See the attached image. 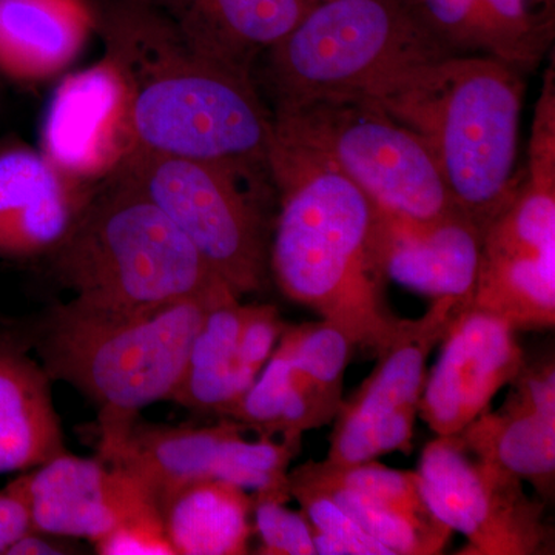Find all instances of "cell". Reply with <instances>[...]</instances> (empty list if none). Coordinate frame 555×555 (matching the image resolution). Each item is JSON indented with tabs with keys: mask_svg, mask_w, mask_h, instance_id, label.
<instances>
[{
	"mask_svg": "<svg viewBox=\"0 0 555 555\" xmlns=\"http://www.w3.org/2000/svg\"><path fill=\"white\" fill-rule=\"evenodd\" d=\"M102 35L126 93L127 150L269 171L273 113L254 73L196 49L141 0Z\"/></svg>",
	"mask_w": 555,
	"mask_h": 555,
	"instance_id": "obj_1",
	"label": "cell"
},
{
	"mask_svg": "<svg viewBox=\"0 0 555 555\" xmlns=\"http://www.w3.org/2000/svg\"><path fill=\"white\" fill-rule=\"evenodd\" d=\"M268 163L280 199L269 247L276 286L341 328L353 346L378 352L400 321L385 297L382 211L337 167L275 130Z\"/></svg>",
	"mask_w": 555,
	"mask_h": 555,
	"instance_id": "obj_2",
	"label": "cell"
},
{
	"mask_svg": "<svg viewBox=\"0 0 555 555\" xmlns=\"http://www.w3.org/2000/svg\"><path fill=\"white\" fill-rule=\"evenodd\" d=\"M524 69L491 54H454L398 73L361 100L425 141L452 201L481 230L513 199Z\"/></svg>",
	"mask_w": 555,
	"mask_h": 555,
	"instance_id": "obj_3",
	"label": "cell"
},
{
	"mask_svg": "<svg viewBox=\"0 0 555 555\" xmlns=\"http://www.w3.org/2000/svg\"><path fill=\"white\" fill-rule=\"evenodd\" d=\"M230 295L236 294L224 287L142 310L94 309L72 299L43 318L36 338L42 366L96 406L98 456L107 459L122 443L145 408L170 401L204 317Z\"/></svg>",
	"mask_w": 555,
	"mask_h": 555,
	"instance_id": "obj_4",
	"label": "cell"
},
{
	"mask_svg": "<svg viewBox=\"0 0 555 555\" xmlns=\"http://www.w3.org/2000/svg\"><path fill=\"white\" fill-rule=\"evenodd\" d=\"M54 276L94 309L158 308L229 287L152 199L112 171L50 255Z\"/></svg>",
	"mask_w": 555,
	"mask_h": 555,
	"instance_id": "obj_5",
	"label": "cell"
},
{
	"mask_svg": "<svg viewBox=\"0 0 555 555\" xmlns=\"http://www.w3.org/2000/svg\"><path fill=\"white\" fill-rule=\"evenodd\" d=\"M454 54L397 0H328L262 54V80L272 109L294 107L363 98L398 73Z\"/></svg>",
	"mask_w": 555,
	"mask_h": 555,
	"instance_id": "obj_6",
	"label": "cell"
},
{
	"mask_svg": "<svg viewBox=\"0 0 555 555\" xmlns=\"http://www.w3.org/2000/svg\"><path fill=\"white\" fill-rule=\"evenodd\" d=\"M116 173L141 190L178 225L236 295L268 284V224L259 193L269 171L129 149Z\"/></svg>",
	"mask_w": 555,
	"mask_h": 555,
	"instance_id": "obj_7",
	"label": "cell"
},
{
	"mask_svg": "<svg viewBox=\"0 0 555 555\" xmlns=\"http://www.w3.org/2000/svg\"><path fill=\"white\" fill-rule=\"evenodd\" d=\"M273 130L337 167L392 217L430 221L459 208L425 141L361 98L273 108Z\"/></svg>",
	"mask_w": 555,
	"mask_h": 555,
	"instance_id": "obj_8",
	"label": "cell"
},
{
	"mask_svg": "<svg viewBox=\"0 0 555 555\" xmlns=\"http://www.w3.org/2000/svg\"><path fill=\"white\" fill-rule=\"evenodd\" d=\"M416 476L430 513L466 537L462 554H554L545 505L526 494L520 478L470 454L459 436L430 441Z\"/></svg>",
	"mask_w": 555,
	"mask_h": 555,
	"instance_id": "obj_9",
	"label": "cell"
},
{
	"mask_svg": "<svg viewBox=\"0 0 555 555\" xmlns=\"http://www.w3.org/2000/svg\"><path fill=\"white\" fill-rule=\"evenodd\" d=\"M469 301L437 298L422 317L398 321L392 337L378 350L377 364L369 377L339 404L328 462L357 465L392 452L412 451L427 360Z\"/></svg>",
	"mask_w": 555,
	"mask_h": 555,
	"instance_id": "obj_10",
	"label": "cell"
},
{
	"mask_svg": "<svg viewBox=\"0 0 555 555\" xmlns=\"http://www.w3.org/2000/svg\"><path fill=\"white\" fill-rule=\"evenodd\" d=\"M470 306L502 318L514 331L554 327V181L521 179L485 230Z\"/></svg>",
	"mask_w": 555,
	"mask_h": 555,
	"instance_id": "obj_11",
	"label": "cell"
},
{
	"mask_svg": "<svg viewBox=\"0 0 555 555\" xmlns=\"http://www.w3.org/2000/svg\"><path fill=\"white\" fill-rule=\"evenodd\" d=\"M436 367L427 374L418 415L437 436H456L488 411L500 389L525 364L516 331L503 321L463 306L449 324Z\"/></svg>",
	"mask_w": 555,
	"mask_h": 555,
	"instance_id": "obj_12",
	"label": "cell"
},
{
	"mask_svg": "<svg viewBox=\"0 0 555 555\" xmlns=\"http://www.w3.org/2000/svg\"><path fill=\"white\" fill-rule=\"evenodd\" d=\"M30 511L31 529L91 543L130 518L158 511L147 488L96 459L54 456L14 480Z\"/></svg>",
	"mask_w": 555,
	"mask_h": 555,
	"instance_id": "obj_13",
	"label": "cell"
},
{
	"mask_svg": "<svg viewBox=\"0 0 555 555\" xmlns=\"http://www.w3.org/2000/svg\"><path fill=\"white\" fill-rule=\"evenodd\" d=\"M126 150V93L118 72L102 57L57 87L40 152L68 178L93 188L112 173Z\"/></svg>",
	"mask_w": 555,
	"mask_h": 555,
	"instance_id": "obj_14",
	"label": "cell"
},
{
	"mask_svg": "<svg viewBox=\"0 0 555 555\" xmlns=\"http://www.w3.org/2000/svg\"><path fill=\"white\" fill-rule=\"evenodd\" d=\"M93 188L68 178L40 150L0 147V257H50Z\"/></svg>",
	"mask_w": 555,
	"mask_h": 555,
	"instance_id": "obj_15",
	"label": "cell"
},
{
	"mask_svg": "<svg viewBox=\"0 0 555 555\" xmlns=\"http://www.w3.org/2000/svg\"><path fill=\"white\" fill-rule=\"evenodd\" d=\"M483 233L460 208L430 221L382 211L379 264L386 278L416 294L433 299H470L480 269Z\"/></svg>",
	"mask_w": 555,
	"mask_h": 555,
	"instance_id": "obj_16",
	"label": "cell"
},
{
	"mask_svg": "<svg viewBox=\"0 0 555 555\" xmlns=\"http://www.w3.org/2000/svg\"><path fill=\"white\" fill-rule=\"evenodd\" d=\"M193 47L254 73L266 51L315 7L309 0H141Z\"/></svg>",
	"mask_w": 555,
	"mask_h": 555,
	"instance_id": "obj_17",
	"label": "cell"
},
{
	"mask_svg": "<svg viewBox=\"0 0 555 555\" xmlns=\"http://www.w3.org/2000/svg\"><path fill=\"white\" fill-rule=\"evenodd\" d=\"M96 27L86 0H0V76L36 83L60 75Z\"/></svg>",
	"mask_w": 555,
	"mask_h": 555,
	"instance_id": "obj_18",
	"label": "cell"
},
{
	"mask_svg": "<svg viewBox=\"0 0 555 555\" xmlns=\"http://www.w3.org/2000/svg\"><path fill=\"white\" fill-rule=\"evenodd\" d=\"M240 426L229 418L206 427L153 425L138 420L104 462L137 478L158 505L190 481L217 478L225 441Z\"/></svg>",
	"mask_w": 555,
	"mask_h": 555,
	"instance_id": "obj_19",
	"label": "cell"
},
{
	"mask_svg": "<svg viewBox=\"0 0 555 555\" xmlns=\"http://www.w3.org/2000/svg\"><path fill=\"white\" fill-rule=\"evenodd\" d=\"M65 451L46 367L0 345V474L27 473Z\"/></svg>",
	"mask_w": 555,
	"mask_h": 555,
	"instance_id": "obj_20",
	"label": "cell"
},
{
	"mask_svg": "<svg viewBox=\"0 0 555 555\" xmlns=\"http://www.w3.org/2000/svg\"><path fill=\"white\" fill-rule=\"evenodd\" d=\"M456 436L477 459L528 481L543 499L553 496L555 411L534 406L513 389L499 411L483 412Z\"/></svg>",
	"mask_w": 555,
	"mask_h": 555,
	"instance_id": "obj_21",
	"label": "cell"
},
{
	"mask_svg": "<svg viewBox=\"0 0 555 555\" xmlns=\"http://www.w3.org/2000/svg\"><path fill=\"white\" fill-rule=\"evenodd\" d=\"M156 506L175 554H248L255 531L246 489L203 478L181 486Z\"/></svg>",
	"mask_w": 555,
	"mask_h": 555,
	"instance_id": "obj_22",
	"label": "cell"
},
{
	"mask_svg": "<svg viewBox=\"0 0 555 555\" xmlns=\"http://www.w3.org/2000/svg\"><path fill=\"white\" fill-rule=\"evenodd\" d=\"M341 401L292 366L286 347L278 341L254 385L222 418L238 422L259 437L302 440L309 430L334 422Z\"/></svg>",
	"mask_w": 555,
	"mask_h": 555,
	"instance_id": "obj_23",
	"label": "cell"
},
{
	"mask_svg": "<svg viewBox=\"0 0 555 555\" xmlns=\"http://www.w3.org/2000/svg\"><path fill=\"white\" fill-rule=\"evenodd\" d=\"M240 298L230 295L208 309L171 403L222 418L240 400L238 341L246 317Z\"/></svg>",
	"mask_w": 555,
	"mask_h": 555,
	"instance_id": "obj_24",
	"label": "cell"
},
{
	"mask_svg": "<svg viewBox=\"0 0 555 555\" xmlns=\"http://www.w3.org/2000/svg\"><path fill=\"white\" fill-rule=\"evenodd\" d=\"M295 470L324 489L369 535L374 537L392 555L441 554L454 532L430 511H409L383 505L331 483L317 473L312 462L295 467Z\"/></svg>",
	"mask_w": 555,
	"mask_h": 555,
	"instance_id": "obj_25",
	"label": "cell"
},
{
	"mask_svg": "<svg viewBox=\"0 0 555 555\" xmlns=\"http://www.w3.org/2000/svg\"><path fill=\"white\" fill-rule=\"evenodd\" d=\"M288 492L312 526L313 543L321 555H392L367 534L320 486L298 470H288Z\"/></svg>",
	"mask_w": 555,
	"mask_h": 555,
	"instance_id": "obj_26",
	"label": "cell"
},
{
	"mask_svg": "<svg viewBox=\"0 0 555 555\" xmlns=\"http://www.w3.org/2000/svg\"><path fill=\"white\" fill-rule=\"evenodd\" d=\"M280 341L286 347L292 366L323 392L343 398V382L353 343L341 328L326 320L287 326Z\"/></svg>",
	"mask_w": 555,
	"mask_h": 555,
	"instance_id": "obj_27",
	"label": "cell"
},
{
	"mask_svg": "<svg viewBox=\"0 0 555 555\" xmlns=\"http://www.w3.org/2000/svg\"><path fill=\"white\" fill-rule=\"evenodd\" d=\"M312 465L317 473L331 483L341 486L371 502L409 511H429L423 500L418 476L414 470L392 469L382 465L377 460L357 465H337L324 460L312 462Z\"/></svg>",
	"mask_w": 555,
	"mask_h": 555,
	"instance_id": "obj_28",
	"label": "cell"
},
{
	"mask_svg": "<svg viewBox=\"0 0 555 555\" xmlns=\"http://www.w3.org/2000/svg\"><path fill=\"white\" fill-rule=\"evenodd\" d=\"M420 20L452 53L495 56L494 36L478 0H420Z\"/></svg>",
	"mask_w": 555,
	"mask_h": 555,
	"instance_id": "obj_29",
	"label": "cell"
},
{
	"mask_svg": "<svg viewBox=\"0 0 555 555\" xmlns=\"http://www.w3.org/2000/svg\"><path fill=\"white\" fill-rule=\"evenodd\" d=\"M291 496L272 492L251 494V521L262 555H315L312 526L305 514L288 509Z\"/></svg>",
	"mask_w": 555,
	"mask_h": 555,
	"instance_id": "obj_30",
	"label": "cell"
},
{
	"mask_svg": "<svg viewBox=\"0 0 555 555\" xmlns=\"http://www.w3.org/2000/svg\"><path fill=\"white\" fill-rule=\"evenodd\" d=\"M286 327L287 324L281 320L275 306L246 305V317L238 341L241 397L261 374Z\"/></svg>",
	"mask_w": 555,
	"mask_h": 555,
	"instance_id": "obj_31",
	"label": "cell"
},
{
	"mask_svg": "<svg viewBox=\"0 0 555 555\" xmlns=\"http://www.w3.org/2000/svg\"><path fill=\"white\" fill-rule=\"evenodd\" d=\"M93 545L101 555H177L159 511L124 521Z\"/></svg>",
	"mask_w": 555,
	"mask_h": 555,
	"instance_id": "obj_32",
	"label": "cell"
},
{
	"mask_svg": "<svg viewBox=\"0 0 555 555\" xmlns=\"http://www.w3.org/2000/svg\"><path fill=\"white\" fill-rule=\"evenodd\" d=\"M31 531L30 511L14 480L0 491V554Z\"/></svg>",
	"mask_w": 555,
	"mask_h": 555,
	"instance_id": "obj_33",
	"label": "cell"
},
{
	"mask_svg": "<svg viewBox=\"0 0 555 555\" xmlns=\"http://www.w3.org/2000/svg\"><path fill=\"white\" fill-rule=\"evenodd\" d=\"M62 537L43 534V532L28 531L27 534L17 539L7 550L5 555H47V554H69V546L62 542Z\"/></svg>",
	"mask_w": 555,
	"mask_h": 555,
	"instance_id": "obj_34",
	"label": "cell"
},
{
	"mask_svg": "<svg viewBox=\"0 0 555 555\" xmlns=\"http://www.w3.org/2000/svg\"><path fill=\"white\" fill-rule=\"evenodd\" d=\"M309 2H320V3H323V2H328V0H309Z\"/></svg>",
	"mask_w": 555,
	"mask_h": 555,
	"instance_id": "obj_35",
	"label": "cell"
}]
</instances>
